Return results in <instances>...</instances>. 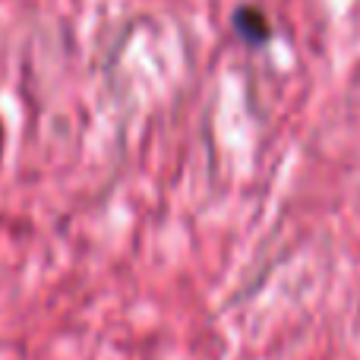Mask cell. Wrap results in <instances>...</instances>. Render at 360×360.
Listing matches in <instances>:
<instances>
[{
    "label": "cell",
    "mask_w": 360,
    "mask_h": 360,
    "mask_svg": "<svg viewBox=\"0 0 360 360\" xmlns=\"http://www.w3.org/2000/svg\"><path fill=\"white\" fill-rule=\"evenodd\" d=\"M234 29L247 44H266L272 41V25H269L266 13L256 10L250 4H240L234 10Z\"/></svg>",
    "instance_id": "1"
}]
</instances>
